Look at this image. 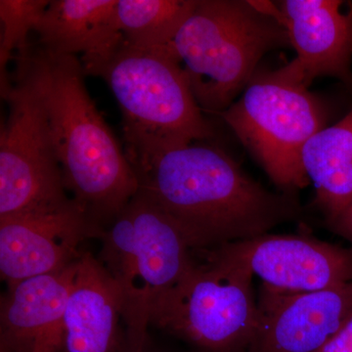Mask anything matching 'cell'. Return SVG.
<instances>
[{
    "label": "cell",
    "instance_id": "44dd1931",
    "mask_svg": "<svg viewBox=\"0 0 352 352\" xmlns=\"http://www.w3.org/2000/svg\"><path fill=\"white\" fill-rule=\"evenodd\" d=\"M141 352H176V351H173V349H168V347L166 346H160V344H157V342L153 340L151 333H149L147 340H146L144 346H143L142 351Z\"/></svg>",
    "mask_w": 352,
    "mask_h": 352
},
{
    "label": "cell",
    "instance_id": "ffe728a7",
    "mask_svg": "<svg viewBox=\"0 0 352 352\" xmlns=\"http://www.w3.org/2000/svg\"><path fill=\"white\" fill-rule=\"evenodd\" d=\"M327 226L333 233L349 241L352 245V201L342 214L328 223Z\"/></svg>",
    "mask_w": 352,
    "mask_h": 352
},
{
    "label": "cell",
    "instance_id": "5bb4252c",
    "mask_svg": "<svg viewBox=\"0 0 352 352\" xmlns=\"http://www.w3.org/2000/svg\"><path fill=\"white\" fill-rule=\"evenodd\" d=\"M64 323L67 352H126L119 292L89 251L76 263Z\"/></svg>",
    "mask_w": 352,
    "mask_h": 352
},
{
    "label": "cell",
    "instance_id": "8992f818",
    "mask_svg": "<svg viewBox=\"0 0 352 352\" xmlns=\"http://www.w3.org/2000/svg\"><path fill=\"white\" fill-rule=\"evenodd\" d=\"M252 279L226 245L197 251L191 270L153 305L150 328L195 352H248L258 320Z\"/></svg>",
    "mask_w": 352,
    "mask_h": 352
},
{
    "label": "cell",
    "instance_id": "7a4b0ae2",
    "mask_svg": "<svg viewBox=\"0 0 352 352\" xmlns=\"http://www.w3.org/2000/svg\"><path fill=\"white\" fill-rule=\"evenodd\" d=\"M34 48L65 186L99 240L138 193V176L88 94L80 59Z\"/></svg>",
    "mask_w": 352,
    "mask_h": 352
},
{
    "label": "cell",
    "instance_id": "e0dca14e",
    "mask_svg": "<svg viewBox=\"0 0 352 352\" xmlns=\"http://www.w3.org/2000/svg\"><path fill=\"white\" fill-rule=\"evenodd\" d=\"M197 0H118V24L122 43L151 50L173 43Z\"/></svg>",
    "mask_w": 352,
    "mask_h": 352
},
{
    "label": "cell",
    "instance_id": "2e32d148",
    "mask_svg": "<svg viewBox=\"0 0 352 352\" xmlns=\"http://www.w3.org/2000/svg\"><path fill=\"white\" fill-rule=\"evenodd\" d=\"M300 161L316 190L315 204L330 223L352 201V110L315 133L303 147Z\"/></svg>",
    "mask_w": 352,
    "mask_h": 352
},
{
    "label": "cell",
    "instance_id": "5b68a950",
    "mask_svg": "<svg viewBox=\"0 0 352 352\" xmlns=\"http://www.w3.org/2000/svg\"><path fill=\"white\" fill-rule=\"evenodd\" d=\"M99 240L96 258L122 302L126 352H141L153 305L191 270L197 251L175 222L140 191Z\"/></svg>",
    "mask_w": 352,
    "mask_h": 352
},
{
    "label": "cell",
    "instance_id": "7c38bea8",
    "mask_svg": "<svg viewBox=\"0 0 352 352\" xmlns=\"http://www.w3.org/2000/svg\"><path fill=\"white\" fill-rule=\"evenodd\" d=\"M76 263L7 287L0 302V352H67L64 314Z\"/></svg>",
    "mask_w": 352,
    "mask_h": 352
},
{
    "label": "cell",
    "instance_id": "d6986e66",
    "mask_svg": "<svg viewBox=\"0 0 352 352\" xmlns=\"http://www.w3.org/2000/svg\"><path fill=\"white\" fill-rule=\"evenodd\" d=\"M317 352H352V315L327 344Z\"/></svg>",
    "mask_w": 352,
    "mask_h": 352
},
{
    "label": "cell",
    "instance_id": "4fadbf2b",
    "mask_svg": "<svg viewBox=\"0 0 352 352\" xmlns=\"http://www.w3.org/2000/svg\"><path fill=\"white\" fill-rule=\"evenodd\" d=\"M280 23L296 50L294 63L309 87L323 76L346 78L352 54V12L338 0H284Z\"/></svg>",
    "mask_w": 352,
    "mask_h": 352
},
{
    "label": "cell",
    "instance_id": "8fae6325",
    "mask_svg": "<svg viewBox=\"0 0 352 352\" xmlns=\"http://www.w3.org/2000/svg\"><path fill=\"white\" fill-rule=\"evenodd\" d=\"M98 235L80 208L60 214L0 219V276L7 287L61 272Z\"/></svg>",
    "mask_w": 352,
    "mask_h": 352
},
{
    "label": "cell",
    "instance_id": "9a60e30c",
    "mask_svg": "<svg viewBox=\"0 0 352 352\" xmlns=\"http://www.w3.org/2000/svg\"><path fill=\"white\" fill-rule=\"evenodd\" d=\"M118 0H53L34 28L36 45L54 55L82 54V66L109 54L122 41Z\"/></svg>",
    "mask_w": 352,
    "mask_h": 352
},
{
    "label": "cell",
    "instance_id": "6da1fadb",
    "mask_svg": "<svg viewBox=\"0 0 352 352\" xmlns=\"http://www.w3.org/2000/svg\"><path fill=\"white\" fill-rule=\"evenodd\" d=\"M131 166L138 191L175 222L195 251L254 239L302 217L292 194L268 191L203 141Z\"/></svg>",
    "mask_w": 352,
    "mask_h": 352
},
{
    "label": "cell",
    "instance_id": "52a82bcc",
    "mask_svg": "<svg viewBox=\"0 0 352 352\" xmlns=\"http://www.w3.org/2000/svg\"><path fill=\"white\" fill-rule=\"evenodd\" d=\"M0 131V219L60 214L78 208L65 186L41 88L34 43L13 58Z\"/></svg>",
    "mask_w": 352,
    "mask_h": 352
},
{
    "label": "cell",
    "instance_id": "9c48e42d",
    "mask_svg": "<svg viewBox=\"0 0 352 352\" xmlns=\"http://www.w3.org/2000/svg\"><path fill=\"white\" fill-rule=\"evenodd\" d=\"M248 352H317L352 315V283L307 293L263 284Z\"/></svg>",
    "mask_w": 352,
    "mask_h": 352
},
{
    "label": "cell",
    "instance_id": "30bf717a",
    "mask_svg": "<svg viewBox=\"0 0 352 352\" xmlns=\"http://www.w3.org/2000/svg\"><path fill=\"white\" fill-rule=\"evenodd\" d=\"M226 245L264 285L279 291L307 293L352 283V247L270 233Z\"/></svg>",
    "mask_w": 352,
    "mask_h": 352
},
{
    "label": "cell",
    "instance_id": "277c9868",
    "mask_svg": "<svg viewBox=\"0 0 352 352\" xmlns=\"http://www.w3.org/2000/svg\"><path fill=\"white\" fill-rule=\"evenodd\" d=\"M276 12L258 2L197 0L170 46L201 110L230 107L261 58L289 43Z\"/></svg>",
    "mask_w": 352,
    "mask_h": 352
},
{
    "label": "cell",
    "instance_id": "ac0fdd59",
    "mask_svg": "<svg viewBox=\"0 0 352 352\" xmlns=\"http://www.w3.org/2000/svg\"><path fill=\"white\" fill-rule=\"evenodd\" d=\"M50 1L46 0H0V90L3 98L11 87V76L7 71L16 53L30 45V34Z\"/></svg>",
    "mask_w": 352,
    "mask_h": 352
},
{
    "label": "cell",
    "instance_id": "3957f363",
    "mask_svg": "<svg viewBox=\"0 0 352 352\" xmlns=\"http://www.w3.org/2000/svg\"><path fill=\"white\" fill-rule=\"evenodd\" d=\"M83 69L115 95L131 164L214 135L170 44L143 50L120 41Z\"/></svg>",
    "mask_w": 352,
    "mask_h": 352
},
{
    "label": "cell",
    "instance_id": "ba28073f",
    "mask_svg": "<svg viewBox=\"0 0 352 352\" xmlns=\"http://www.w3.org/2000/svg\"><path fill=\"white\" fill-rule=\"evenodd\" d=\"M220 116L285 193L307 186L300 155L326 127L327 113L293 61L254 75L242 97Z\"/></svg>",
    "mask_w": 352,
    "mask_h": 352
}]
</instances>
